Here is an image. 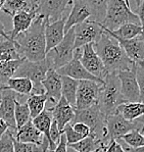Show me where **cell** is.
Returning a JSON list of instances; mask_svg holds the SVG:
<instances>
[{"label": "cell", "mask_w": 144, "mask_h": 152, "mask_svg": "<svg viewBox=\"0 0 144 152\" xmlns=\"http://www.w3.org/2000/svg\"><path fill=\"white\" fill-rule=\"evenodd\" d=\"M45 24V18L38 15L27 31L15 38L22 58L29 61H41L46 58Z\"/></svg>", "instance_id": "1"}, {"label": "cell", "mask_w": 144, "mask_h": 152, "mask_svg": "<svg viewBox=\"0 0 144 152\" xmlns=\"http://www.w3.org/2000/svg\"><path fill=\"white\" fill-rule=\"evenodd\" d=\"M93 47L107 72L126 71L135 64L129 58L119 42L105 32L102 34L99 41L93 44Z\"/></svg>", "instance_id": "2"}, {"label": "cell", "mask_w": 144, "mask_h": 152, "mask_svg": "<svg viewBox=\"0 0 144 152\" xmlns=\"http://www.w3.org/2000/svg\"><path fill=\"white\" fill-rule=\"evenodd\" d=\"M103 81L104 83L101 85L97 105L103 115L107 118L115 114L118 107L126 101L122 94L118 72H108Z\"/></svg>", "instance_id": "3"}, {"label": "cell", "mask_w": 144, "mask_h": 152, "mask_svg": "<svg viewBox=\"0 0 144 152\" xmlns=\"http://www.w3.org/2000/svg\"><path fill=\"white\" fill-rule=\"evenodd\" d=\"M100 24V23H99ZM126 24L140 25L138 15L131 10V7L124 0H110L106 8V15L101 26L110 31H115Z\"/></svg>", "instance_id": "4"}, {"label": "cell", "mask_w": 144, "mask_h": 152, "mask_svg": "<svg viewBox=\"0 0 144 152\" xmlns=\"http://www.w3.org/2000/svg\"><path fill=\"white\" fill-rule=\"evenodd\" d=\"M74 123L85 124L89 127L91 135H94L105 145L108 144L106 118L103 115L97 104L92 105L91 107L86 109H75V118L71 124Z\"/></svg>", "instance_id": "5"}, {"label": "cell", "mask_w": 144, "mask_h": 152, "mask_svg": "<svg viewBox=\"0 0 144 152\" xmlns=\"http://www.w3.org/2000/svg\"><path fill=\"white\" fill-rule=\"evenodd\" d=\"M75 51V27L64 35V38L57 46L46 54V60L49 69L57 71L68 64L74 57Z\"/></svg>", "instance_id": "6"}, {"label": "cell", "mask_w": 144, "mask_h": 152, "mask_svg": "<svg viewBox=\"0 0 144 152\" xmlns=\"http://www.w3.org/2000/svg\"><path fill=\"white\" fill-rule=\"evenodd\" d=\"M49 69L46 58L41 61H29L24 60L20 67L17 69L15 77L18 78H27L33 83V90L31 94H45L42 86V81L45 79L46 74Z\"/></svg>", "instance_id": "7"}, {"label": "cell", "mask_w": 144, "mask_h": 152, "mask_svg": "<svg viewBox=\"0 0 144 152\" xmlns=\"http://www.w3.org/2000/svg\"><path fill=\"white\" fill-rule=\"evenodd\" d=\"M144 126L139 121H129L125 120L120 113L115 114L106 118V131H107L108 143L111 140H120L123 136L134 130H142Z\"/></svg>", "instance_id": "8"}, {"label": "cell", "mask_w": 144, "mask_h": 152, "mask_svg": "<svg viewBox=\"0 0 144 152\" xmlns=\"http://www.w3.org/2000/svg\"><path fill=\"white\" fill-rule=\"evenodd\" d=\"M73 0H38L36 12L47 23H54L64 18V13L72 6Z\"/></svg>", "instance_id": "9"}, {"label": "cell", "mask_w": 144, "mask_h": 152, "mask_svg": "<svg viewBox=\"0 0 144 152\" xmlns=\"http://www.w3.org/2000/svg\"><path fill=\"white\" fill-rule=\"evenodd\" d=\"M102 84L94 81H79L75 109H86L97 104Z\"/></svg>", "instance_id": "10"}, {"label": "cell", "mask_w": 144, "mask_h": 152, "mask_svg": "<svg viewBox=\"0 0 144 152\" xmlns=\"http://www.w3.org/2000/svg\"><path fill=\"white\" fill-rule=\"evenodd\" d=\"M104 33L98 23L91 20L75 26V49L99 41Z\"/></svg>", "instance_id": "11"}, {"label": "cell", "mask_w": 144, "mask_h": 152, "mask_svg": "<svg viewBox=\"0 0 144 152\" xmlns=\"http://www.w3.org/2000/svg\"><path fill=\"white\" fill-rule=\"evenodd\" d=\"M81 54H82V47L75 49L73 59H72L68 64H66L64 66L58 69L56 72H58L60 76H67L78 81L89 80V81H94V82H97V83L103 84L104 81L96 78V77L93 76L92 74H90V72L83 66V64H81V61H80Z\"/></svg>", "instance_id": "12"}, {"label": "cell", "mask_w": 144, "mask_h": 152, "mask_svg": "<svg viewBox=\"0 0 144 152\" xmlns=\"http://www.w3.org/2000/svg\"><path fill=\"white\" fill-rule=\"evenodd\" d=\"M136 64L130 69L118 72L121 90L126 102H140V90L136 77Z\"/></svg>", "instance_id": "13"}, {"label": "cell", "mask_w": 144, "mask_h": 152, "mask_svg": "<svg viewBox=\"0 0 144 152\" xmlns=\"http://www.w3.org/2000/svg\"><path fill=\"white\" fill-rule=\"evenodd\" d=\"M80 61L90 74H92L93 76L102 81L108 74L102 60L95 51L93 43L87 44L82 47V54L80 57Z\"/></svg>", "instance_id": "14"}, {"label": "cell", "mask_w": 144, "mask_h": 152, "mask_svg": "<svg viewBox=\"0 0 144 152\" xmlns=\"http://www.w3.org/2000/svg\"><path fill=\"white\" fill-rule=\"evenodd\" d=\"M26 95H20L13 92L9 89H2L1 90V100H0V118L4 120L10 126L12 130L17 131L15 118V109L17 100L20 102L22 97Z\"/></svg>", "instance_id": "15"}, {"label": "cell", "mask_w": 144, "mask_h": 152, "mask_svg": "<svg viewBox=\"0 0 144 152\" xmlns=\"http://www.w3.org/2000/svg\"><path fill=\"white\" fill-rule=\"evenodd\" d=\"M92 11L85 0H73L72 8L64 25V33H68L73 27L91 20Z\"/></svg>", "instance_id": "16"}, {"label": "cell", "mask_w": 144, "mask_h": 152, "mask_svg": "<svg viewBox=\"0 0 144 152\" xmlns=\"http://www.w3.org/2000/svg\"><path fill=\"white\" fill-rule=\"evenodd\" d=\"M42 86L45 90L48 102L56 104L62 97L61 95V76L55 69H49L45 79L42 81Z\"/></svg>", "instance_id": "17"}, {"label": "cell", "mask_w": 144, "mask_h": 152, "mask_svg": "<svg viewBox=\"0 0 144 152\" xmlns=\"http://www.w3.org/2000/svg\"><path fill=\"white\" fill-rule=\"evenodd\" d=\"M67 18H60L54 23L45 24V41H46V54L64 40V25Z\"/></svg>", "instance_id": "18"}, {"label": "cell", "mask_w": 144, "mask_h": 152, "mask_svg": "<svg viewBox=\"0 0 144 152\" xmlns=\"http://www.w3.org/2000/svg\"><path fill=\"white\" fill-rule=\"evenodd\" d=\"M48 110L51 111L53 120L57 123V126L61 132L64 131V127L68 124H71L75 118V108L67 101L64 97L60 98L59 101Z\"/></svg>", "instance_id": "19"}, {"label": "cell", "mask_w": 144, "mask_h": 152, "mask_svg": "<svg viewBox=\"0 0 144 152\" xmlns=\"http://www.w3.org/2000/svg\"><path fill=\"white\" fill-rule=\"evenodd\" d=\"M113 38L119 42L120 45L134 64H144V41L141 40L139 37L134 39H121L118 37H113Z\"/></svg>", "instance_id": "20"}, {"label": "cell", "mask_w": 144, "mask_h": 152, "mask_svg": "<svg viewBox=\"0 0 144 152\" xmlns=\"http://www.w3.org/2000/svg\"><path fill=\"white\" fill-rule=\"evenodd\" d=\"M38 16L36 10H23L20 12L15 13L12 16V30L8 33V37L12 40H15V38L20 35V33L26 32L31 25L33 24L35 18Z\"/></svg>", "instance_id": "21"}, {"label": "cell", "mask_w": 144, "mask_h": 152, "mask_svg": "<svg viewBox=\"0 0 144 152\" xmlns=\"http://www.w3.org/2000/svg\"><path fill=\"white\" fill-rule=\"evenodd\" d=\"M15 139L23 143H30L35 145H41L44 135L34 126L32 118L22 128L18 129L13 133Z\"/></svg>", "instance_id": "22"}, {"label": "cell", "mask_w": 144, "mask_h": 152, "mask_svg": "<svg viewBox=\"0 0 144 152\" xmlns=\"http://www.w3.org/2000/svg\"><path fill=\"white\" fill-rule=\"evenodd\" d=\"M52 121H53L52 113H51V111L48 110L47 108H45L38 116H36V118L32 120L35 127L42 133L44 135V137H45L46 139L48 140V142H49L48 152H53L55 150V148H56V144L52 142V140L50 139V134H49Z\"/></svg>", "instance_id": "23"}, {"label": "cell", "mask_w": 144, "mask_h": 152, "mask_svg": "<svg viewBox=\"0 0 144 152\" xmlns=\"http://www.w3.org/2000/svg\"><path fill=\"white\" fill-rule=\"evenodd\" d=\"M125 120L134 121L144 115V103L142 102H125L117 109Z\"/></svg>", "instance_id": "24"}, {"label": "cell", "mask_w": 144, "mask_h": 152, "mask_svg": "<svg viewBox=\"0 0 144 152\" xmlns=\"http://www.w3.org/2000/svg\"><path fill=\"white\" fill-rule=\"evenodd\" d=\"M99 24V23H98ZM99 26L101 27V29L103 30L105 33L110 34V36L113 37H118L121 39H134L137 38L138 36H140L143 33V29L140 25H136V24H126L121 26L118 30L115 31H110V30L105 29L102 26L99 24Z\"/></svg>", "instance_id": "25"}, {"label": "cell", "mask_w": 144, "mask_h": 152, "mask_svg": "<svg viewBox=\"0 0 144 152\" xmlns=\"http://www.w3.org/2000/svg\"><path fill=\"white\" fill-rule=\"evenodd\" d=\"M2 89H9L20 95H30L33 90V83L27 78L13 77L6 82L5 85L0 87V90Z\"/></svg>", "instance_id": "26"}, {"label": "cell", "mask_w": 144, "mask_h": 152, "mask_svg": "<svg viewBox=\"0 0 144 152\" xmlns=\"http://www.w3.org/2000/svg\"><path fill=\"white\" fill-rule=\"evenodd\" d=\"M79 81L72 79L67 76H61V95L66 98L72 106L75 108L76 106V98L78 92Z\"/></svg>", "instance_id": "27"}, {"label": "cell", "mask_w": 144, "mask_h": 152, "mask_svg": "<svg viewBox=\"0 0 144 152\" xmlns=\"http://www.w3.org/2000/svg\"><path fill=\"white\" fill-rule=\"evenodd\" d=\"M106 145L101 142L99 139H97L94 135L90 134L89 136L85 137L81 141L77 142L75 144L68 145V147L74 149L78 152H94L99 148H103Z\"/></svg>", "instance_id": "28"}, {"label": "cell", "mask_w": 144, "mask_h": 152, "mask_svg": "<svg viewBox=\"0 0 144 152\" xmlns=\"http://www.w3.org/2000/svg\"><path fill=\"white\" fill-rule=\"evenodd\" d=\"M18 59H22V57L18 51L15 41L10 38H4L0 43V60L10 61V60Z\"/></svg>", "instance_id": "29"}, {"label": "cell", "mask_w": 144, "mask_h": 152, "mask_svg": "<svg viewBox=\"0 0 144 152\" xmlns=\"http://www.w3.org/2000/svg\"><path fill=\"white\" fill-rule=\"evenodd\" d=\"M47 100L48 98L45 94H30L28 96L26 103L29 106L32 120L38 116L45 109Z\"/></svg>", "instance_id": "30"}, {"label": "cell", "mask_w": 144, "mask_h": 152, "mask_svg": "<svg viewBox=\"0 0 144 152\" xmlns=\"http://www.w3.org/2000/svg\"><path fill=\"white\" fill-rule=\"evenodd\" d=\"M92 11L91 20L96 23L103 22L106 15V8L110 0H85Z\"/></svg>", "instance_id": "31"}, {"label": "cell", "mask_w": 144, "mask_h": 152, "mask_svg": "<svg viewBox=\"0 0 144 152\" xmlns=\"http://www.w3.org/2000/svg\"><path fill=\"white\" fill-rule=\"evenodd\" d=\"M31 3L29 0H5L2 11L6 15L13 16L20 11L31 10Z\"/></svg>", "instance_id": "32"}, {"label": "cell", "mask_w": 144, "mask_h": 152, "mask_svg": "<svg viewBox=\"0 0 144 152\" xmlns=\"http://www.w3.org/2000/svg\"><path fill=\"white\" fill-rule=\"evenodd\" d=\"M15 118L17 130L22 128L31 120V113H30L29 106L26 102H20L17 100L15 102Z\"/></svg>", "instance_id": "33"}, {"label": "cell", "mask_w": 144, "mask_h": 152, "mask_svg": "<svg viewBox=\"0 0 144 152\" xmlns=\"http://www.w3.org/2000/svg\"><path fill=\"white\" fill-rule=\"evenodd\" d=\"M120 140L124 141L130 148L137 149L144 146V129L142 130H134L123 136Z\"/></svg>", "instance_id": "34"}, {"label": "cell", "mask_w": 144, "mask_h": 152, "mask_svg": "<svg viewBox=\"0 0 144 152\" xmlns=\"http://www.w3.org/2000/svg\"><path fill=\"white\" fill-rule=\"evenodd\" d=\"M15 131V130L9 129L7 132L0 138V152H15V145H13Z\"/></svg>", "instance_id": "35"}, {"label": "cell", "mask_w": 144, "mask_h": 152, "mask_svg": "<svg viewBox=\"0 0 144 152\" xmlns=\"http://www.w3.org/2000/svg\"><path fill=\"white\" fill-rule=\"evenodd\" d=\"M13 145H15V152H42L41 145H35L30 143H23L13 138Z\"/></svg>", "instance_id": "36"}, {"label": "cell", "mask_w": 144, "mask_h": 152, "mask_svg": "<svg viewBox=\"0 0 144 152\" xmlns=\"http://www.w3.org/2000/svg\"><path fill=\"white\" fill-rule=\"evenodd\" d=\"M64 136L67 138V142H68V145H71V144H75L77 142L81 141L82 139H84V136H82L81 134L77 133L75 130L72 127L71 124H68V125L64 127Z\"/></svg>", "instance_id": "37"}, {"label": "cell", "mask_w": 144, "mask_h": 152, "mask_svg": "<svg viewBox=\"0 0 144 152\" xmlns=\"http://www.w3.org/2000/svg\"><path fill=\"white\" fill-rule=\"evenodd\" d=\"M136 77L140 90V102L144 103V64H136Z\"/></svg>", "instance_id": "38"}, {"label": "cell", "mask_w": 144, "mask_h": 152, "mask_svg": "<svg viewBox=\"0 0 144 152\" xmlns=\"http://www.w3.org/2000/svg\"><path fill=\"white\" fill-rule=\"evenodd\" d=\"M49 134H50V139L52 140L53 143H55L56 145L58 144L60 137H61V135L64 134V133L59 130L58 126H57V123L54 120L52 121V124H51Z\"/></svg>", "instance_id": "39"}, {"label": "cell", "mask_w": 144, "mask_h": 152, "mask_svg": "<svg viewBox=\"0 0 144 152\" xmlns=\"http://www.w3.org/2000/svg\"><path fill=\"white\" fill-rule=\"evenodd\" d=\"M102 152H126L125 148L122 146V144L117 140H111L110 143L105 146V148L102 150Z\"/></svg>", "instance_id": "40"}, {"label": "cell", "mask_w": 144, "mask_h": 152, "mask_svg": "<svg viewBox=\"0 0 144 152\" xmlns=\"http://www.w3.org/2000/svg\"><path fill=\"white\" fill-rule=\"evenodd\" d=\"M71 125H72V127H73L74 130H75L77 133L81 134L82 136L87 137V136H89V135L91 134V131H90L89 127H88V126H86L85 124H83V123H74V124H71Z\"/></svg>", "instance_id": "41"}, {"label": "cell", "mask_w": 144, "mask_h": 152, "mask_svg": "<svg viewBox=\"0 0 144 152\" xmlns=\"http://www.w3.org/2000/svg\"><path fill=\"white\" fill-rule=\"evenodd\" d=\"M68 142H67V138L64 134L61 135L58 144L56 145V148L53 152H68Z\"/></svg>", "instance_id": "42"}, {"label": "cell", "mask_w": 144, "mask_h": 152, "mask_svg": "<svg viewBox=\"0 0 144 152\" xmlns=\"http://www.w3.org/2000/svg\"><path fill=\"white\" fill-rule=\"evenodd\" d=\"M136 15H138L139 20H140V26L142 27V29L144 31V0H142L141 3L137 6Z\"/></svg>", "instance_id": "43"}, {"label": "cell", "mask_w": 144, "mask_h": 152, "mask_svg": "<svg viewBox=\"0 0 144 152\" xmlns=\"http://www.w3.org/2000/svg\"><path fill=\"white\" fill-rule=\"evenodd\" d=\"M9 129H11L10 126H9L4 120L0 118V138L3 136V135L7 132V130H9Z\"/></svg>", "instance_id": "44"}, {"label": "cell", "mask_w": 144, "mask_h": 152, "mask_svg": "<svg viewBox=\"0 0 144 152\" xmlns=\"http://www.w3.org/2000/svg\"><path fill=\"white\" fill-rule=\"evenodd\" d=\"M0 37H3V38L7 39L8 37V33L5 31V28H4V25L0 22Z\"/></svg>", "instance_id": "45"}, {"label": "cell", "mask_w": 144, "mask_h": 152, "mask_svg": "<svg viewBox=\"0 0 144 152\" xmlns=\"http://www.w3.org/2000/svg\"><path fill=\"white\" fill-rule=\"evenodd\" d=\"M30 3H31V7L33 10H36L37 8V3H38V0H29Z\"/></svg>", "instance_id": "46"}, {"label": "cell", "mask_w": 144, "mask_h": 152, "mask_svg": "<svg viewBox=\"0 0 144 152\" xmlns=\"http://www.w3.org/2000/svg\"><path fill=\"white\" fill-rule=\"evenodd\" d=\"M105 148V147H103V148H99V149H97L96 151H94V152H102V150ZM68 152H78V151H76V150H74V149H72V148H68Z\"/></svg>", "instance_id": "47"}, {"label": "cell", "mask_w": 144, "mask_h": 152, "mask_svg": "<svg viewBox=\"0 0 144 152\" xmlns=\"http://www.w3.org/2000/svg\"><path fill=\"white\" fill-rule=\"evenodd\" d=\"M125 150H126V152H136V151H135V149H133V148H130L129 146L126 147V148H125Z\"/></svg>", "instance_id": "48"}, {"label": "cell", "mask_w": 144, "mask_h": 152, "mask_svg": "<svg viewBox=\"0 0 144 152\" xmlns=\"http://www.w3.org/2000/svg\"><path fill=\"white\" fill-rule=\"evenodd\" d=\"M4 2H5V0H0V11L2 10V8H3V6H4Z\"/></svg>", "instance_id": "49"}, {"label": "cell", "mask_w": 144, "mask_h": 152, "mask_svg": "<svg viewBox=\"0 0 144 152\" xmlns=\"http://www.w3.org/2000/svg\"><path fill=\"white\" fill-rule=\"evenodd\" d=\"M135 151H136V152H144V146L139 147V148L135 149Z\"/></svg>", "instance_id": "50"}, {"label": "cell", "mask_w": 144, "mask_h": 152, "mask_svg": "<svg viewBox=\"0 0 144 152\" xmlns=\"http://www.w3.org/2000/svg\"><path fill=\"white\" fill-rule=\"evenodd\" d=\"M137 121H140V123L144 126V115H143V116H141V118H139Z\"/></svg>", "instance_id": "51"}, {"label": "cell", "mask_w": 144, "mask_h": 152, "mask_svg": "<svg viewBox=\"0 0 144 152\" xmlns=\"http://www.w3.org/2000/svg\"><path fill=\"white\" fill-rule=\"evenodd\" d=\"M138 37H139V38H140V39H141V40H142V41H144V31H143V33H142V34H141L140 36H138Z\"/></svg>", "instance_id": "52"}, {"label": "cell", "mask_w": 144, "mask_h": 152, "mask_svg": "<svg viewBox=\"0 0 144 152\" xmlns=\"http://www.w3.org/2000/svg\"><path fill=\"white\" fill-rule=\"evenodd\" d=\"M125 2H126V3L128 4V5L130 6V7H131V2H130V0H124Z\"/></svg>", "instance_id": "53"}, {"label": "cell", "mask_w": 144, "mask_h": 152, "mask_svg": "<svg viewBox=\"0 0 144 152\" xmlns=\"http://www.w3.org/2000/svg\"><path fill=\"white\" fill-rule=\"evenodd\" d=\"M135 1H136V3H137V6H138L139 4L141 3V1H142V0H135Z\"/></svg>", "instance_id": "54"}, {"label": "cell", "mask_w": 144, "mask_h": 152, "mask_svg": "<svg viewBox=\"0 0 144 152\" xmlns=\"http://www.w3.org/2000/svg\"><path fill=\"white\" fill-rule=\"evenodd\" d=\"M3 39H4V38H3V37H0V43H1V41H2V40H3Z\"/></svg>", "instance_id": "55"}, {"label": "cell", "mask_w": 144, "mask_h": 152, "mask_svg": "<svg viewBox=\"0 0 144 152\" xmlns=\"http://www.w3.org/2000/svg\"><path fill=\"white\" fill-rule=\"evenodd\" d=\"M0 100H1V90H0Z\"/></svg>", "instance_id": "56"}]
</instances>
